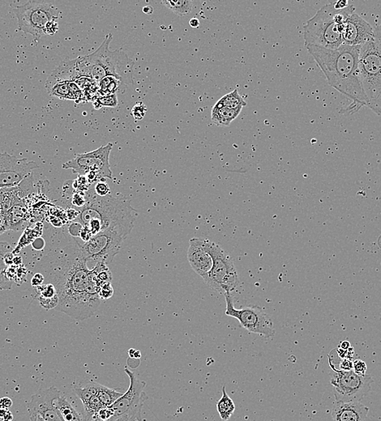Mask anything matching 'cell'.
Wrapping results in <instances>:
<instances>
[{"label": "cell", "mask_w": 381, "mask_h": 421, "mask_svg": "<svg viewBox=\"0 0 381 421\" xmlns=\"http://www.w3.org/2000/svg\"><path fill=\"white\" fill-rule=\"evenodd\" d=\"M51 96L63 100H75L76 103L84 102L85 96L81 87L72 81H63L55 84L47 88Z\"/></svg>", "instance_id": "cell-20"}, {"label": "cell", "mask_w": 381, "mask_h": 421, "mask_svg": "<svg viewBox=\"0 0 381 421\" xmlns=\"http://www.w3.org/2000/svg\"><path fill=\"white\" fill-rule=\"evenodd\" d=\"M32 245H33V249L36 250V251H42V250L45 249V247H46V242L43 238H37L33 241Z\"/></svg>", "instance_id": "cell-45"}, {"label": "cell", "mask_w": 381, "mask_h": 421, "mask_svg": "<svg viewBox=\"0 0 381 421\" xmlns=\"http://www.w3.org/2000/svg\"><path fill=\"white\" fill-rule=\"evenodd\" d=\"M72 205H74L75 207H79V208L83 207L84 206H85V203H86L85 192H78L73 194V196H72Z\"/></svg>", "instance_id": "cell-39"}, {"label": "cell", "mask_w": 381, "mask_h": 421, "mask_svg": "<svg viewBox=\"0 0 381 421\" xmlns=\"http://www.w3.org/2000/svg\"><path fill=\"white\" fill-rule=\"evenodd\" d=\"M80 238L84 242L87 243V242H89L93 238V235H92V233L90 232V229H88L87 227H83V229L81 230V234H80Z\"/></svg>", "instance_id": "cell-48"}, {"label": "cell", "mask_w": 381, "mask_h": 421, "mask_svg": "<svg viewBox=\"0 0 381 421\" xmlns=\"http://www.w3.org/2000/svg\"><path fill=\"white\" fill-rule=\"evenodd\" d=\"M45 283V278L42 273L37 272L33 275V278L31 279V284L35 288L42 285Z\"/></svg>", "instance_id": "cell-43"}, {"label": "cell", "mask_w": 381, "mask_h": 421, "mask_svg": "<svg viewBox=\"0 0 381 421\" xmlns=\"http://www.w3.org/2000/svg\"><path fill=\"white\" fill-rule=\"evenodd\" d=\"M29 421H45L42 418L39 417V416H37V415H32L30 416V418H29Z\"/></svg>", "instance_id": "cell-53"}, {"label": "cell", "mask_w": 381, "mask_h": 421, "mask_svg": "<svg viewBox=\"0 0 381 421\" xmlns=\"http://www.w3.org/2000/svg\"><path fill=\"white\" fill-rule=\"evenodd\" d=\"M132 229L116 225L108 228L94 236L89 242L81 246L84 255L90 261L110 264L118 254L124 241Z\"/></svg>", "instance_id": "cell-7"}, {"label": "cell", "mask_w": 381, "mask_h": 421, "mask_svg": "<svg viewBox=\"0 0 381 421\" xmlns=\"http://www.w3.org/2000/svg\"><path fill=\"white\" fill-rule=\"evenodd\" d=\"M39 168L35 162L0 153V189L18 186Z\"/></svg>", "instance_id": "cell-14"}, {"label": "cell", "mask_w": 381, "mask_h": 421, "mask_svg": "<svg viewBox=\"0 0 381 421\" xmlns=\"http://www.w3.org/2000/svg\"><path fill=\"white\" fill-rule=\"evenodd\" d=\"M355 11L353 5L337 10L334 2L320 7L303 26L305 46H314L331 50L339 48L343 45L340 28Z\"/></svg>", "instance_id": "cell-5"}, {"label": "cell", "mask_w": 381, "mask_h": 421, "mask_svg": "<svg viewBox=\"0 0 381 421\" xmlns=\"http://www.w3.org/2000/svg\"><path fill=\"white\" fill-rule=\"evenodd\" d=\"M82 229H83V226L80 223L72 222V225L68 227V233H69L70 236H72L73 238H76V237H80Z\"/></svg>", "instance_id": "cell-40"}, {"label": "cell", "mask_w": 381, "mask_h": 421, "mask_svg": "<svg viewBox=\"0 0 381 421\" xmlns=\"http://www.w3.org/2000/svg\"><path fill=\"white\" fill-rule=\"evenodd\" d=\"M61 395L59 389L54 386L35 393L27 404L29 415L39 416L45 421H64L55 404V400Z\"/></svg>", "instance_id": "cell-15"}, {"label": "cell", "mask_w": 381, "mask_h": 421, "mask_svg": "<svg viewBox=\"0 0 381 421\" xmlns=\"http://www.w3.org/2000/svg\"><path fill=\"white\" fill-rule=\"evenodd\" d=\"M217 104L224 107L230 108V109L244 108L247 105L246 101L244 100L242 96H240L237 89H235L230 93L222 96Z\"/></svg>", "instance_id": "cell-29"}, {"label": "cell", "mask_w": 381, "mask_h": 421, "mask_svg": "<svg viewBox=\"0 0 381 421\" xmlns=\"http://www.w3.org/2000/svg\"><path fill=\"white\" fill-rule=\"evenodd\" d=\"M125 373L128 375L130 385L127 391L123 394L122 396L111 407L115 413L112 421H116L121 417H127L131 421H140L142 419V408L146 400L144 391L146 383L138 379L135 373L127 368Z\"/></svg>", "instance_id": "cell-13"}, {"label": "cell", "mask_w": 381, "mask_h": 421, "mask_svg": "<svg viewBox=\"0 0 381 421\" xmlns=\"http://www.w3.org/2000/svg\"><path fill=\"white\" fill-rule=\"evenodd\" d=\"M21 257H14L13 265H15V266H21Z\"/></svg>", "instance_id": "cell-52"}, {"label": "cell", "mask_w": 381, "mask_h": 421, "mask_svg": "<svg viewBox=\"0 0 381 421\" xmlns=\"http://www.w3.org/2000/svg\"><path fill=\"white\" fill-rule=\"evenodd\" d=\"M12 406V400L8 397H2L0 399V409L8 410Z\"/></svg>", "instance_id": "cell-47"}, {"label": "cell", "mask_w": 381, "mask_h": 421, "mask_svg": "<svg viewBox=\"0 0 381 421\" xmlns=\"http://www.w3.org/2000/svg\"><path fill=\"white\" fill-rule=\"evenodd\" d=\"M306 48L325 74L329 85L353 100L354 111L367 106L359 68L361 46L343 44L335 50L314 46Z\"/></svg>", "instance_id": "cell-2"}, {"label": "cell", "mask_w": 381, "mask_h": 421, "mask_svg": "<svg viewBox=\"0 0 381 421\" xmlns=\"http://www.w3.org/2000/svg\"><path fill=\"white\" fill-rule=\"evenodd\" d=\"M359 68L367 106L381 116V24L375 28L373 37L361 46Z\"/></svg>", "instance_id": "cell-6"}, {"label": "cell", "mask_w": 381, "mask_h": 421, "mask_svg": "<svg viewBox=\"0 0 381 421\" xmlns=\"http://www.w3.org/2000/svg\"><path fill=\"white\" fill-rule=\"evenodd\" d=\"M368 366L365 361L362 360H355L353 361V371L358 375H366Z\"/></svg>", "instance_id": "cell-38"}, {"label": "cell", "mask_w": 381, "mask_h": 421, "mask_svg": "<svg viewBox=\"0 0 381 421\" xmlns=\"http://www.w3.org/2000/svg\"><path fill=\"white\" fill-rule=\"evenodd\" d=\"M84 405V417L83 421H92L97 420L99 411L102 408H105L98 399V396L95 395L91 398L87 403Z\"/></svg>", "instance_id": "cell-31"}, {"label": "cell", "mask_w": 381, "mask_h": 421, "mask_svg": "<svg viewBox=\"0 0 381 421\" xmlns=\"http://www.w3.org/2000/svg\"><path fill=\"white\" fill-rule=\"evenodd\" d=\"M189 24L192 28H198L200 26V20L197 18H192L189 21Z\"/></svg>", "instance_id": "cell-50"}, {"label": "cell", "mask_w": 381, "mask_h": 421, "mask_svg": "<svg viewBox=\"0 0 381 421\" xmlns=\"http://www.w3.org/2000/svg\"><path fill=\"white\" fill-rule=\"evenodd\" d=\"M336 402H360L372 389L373 380L370 375H358L355 372L339 371L330 380Z\"/></svg>", "instance_id": "cell-11"}, {"label": "cell", "mask_w": 381, "mask_h": 421, "mask_svg": "<svg viewBox=\"0 0 381 421\" xmlns=\"http://www.w3.org/2000/svg\"><path fill=\"white\" fill-rule=\"evenodd\" d=\"M112 144L101 147L90 153L78 154L73 159L63 165L64 169H72L79 176H85L88 172H94L98 175L101 181L106 178H112V172L109 163L110 153L112 150Z\"/></svg>", "instance_id": "cell-12"}, {"label": "cell", "mask_w": 381, "mask_h": 421, "mask_svg": "<svg viewBox=\"0 0 381 421\" xmlns=\"http://www.w3.org/2000/svg\"><path fill=\"white\" fill-rule=\"evenodd\" d=\"M98 389L99 384H97L95 382H89L84 386H76L75 393L84 404L87 403L91 398L98 395Z\"/></svg>", "instance_id": "cell-32"}, {"label": "cell", "mask_w": 381, "mask_h": 421, "mask_svg": "<svg viewBox=\"0 0 381 421\" xmlns=\"http://www.w3.org/2000/svg\"><path fill=\"white\" fill-rule=\"evenodd\" d=\"M187 260L190 266L203 279L211 271L214 260L208 247L207 239L192 238L189 241Z\"/></svg>", "instance_id": "cell-17"}, {"label": "cell", "mask_w": 381, "mask_h": 421, "mask_svg": "<svg viewBox=\"0 0 381 421\" xmlns=\"http://www.w3.org/2000/svg\"><path fill=\"white\" fill-rule=\"evenodd\" d=\"M33 181L32 174L18 186L0 189V214H6L15 204L21 202L33 190Z\"/></svg>", "instance_id": "cell-18"}, {"label": "cell", "mask_w": 381, "mask_h": 421, "mask_svg": "<svg viewBox=\"0 0 381 421\" xmlns=\"http://www.w3.org/2000/svg\"><path fill=\"white\" fill-rule=\"evenodd\" d=\"M368 408L360 402H336L332 411L333 421H366Z\"/></svg>", "instance_id": "cell-19"}, {"label": "cell", "mask_w": 381, "mask_h": 421, "mask_svg": "<svg viewBox=\"0 0 381 421\" xmlns=\"http://www.w3.org/2000/svg\"><path fill=\"white\" fill-rule=\"evenodd\" d=\"M143 11L145 14H152L153 9L150 6H145V7H143Z\"/></svg>", "instance_id": "cell-54"}, {"label": "cell", "mask_w": 381, "mask_h": 421, "mask_svg": "<svg viewBox=\"0 0 381 421\" xmlns=\"http://www.w3.org/2000/svg\"><path fill=\"white\" fill-rule=\"evenodd\" d=\"M86 203L79 210L73 222L80 223L90 229L93 237L108 228L121 225L132 229L137 212L131 205V201L115 198L111 194L98 196L94 189L85 192Z\"/></svg>", "instance_id": "cell-3"}, {"label": "cell", "mask_w": 381, "mask_h": 421, "mask_svg": "<svg viewBox=\"0 0 381 421\" xmlns=\"http://www.w3.org/2000/svg\"><path fill=\"white\" fill-rule=\"evenodd\" d=\"M217 410L220 415L221 419L224 421H228L236 411L235 403L227 394L226 386L222 387V398L217 404Z\"/></svg>", "instance_id": "cell-26"}, {"label": "cell", "mask_w": 381, "mask_h": 421, "mask_svg": "<svg viewBox=\"0 0 381 421\" xmlns=\"http://www.w3.org/2000/svg\"><path fill=\"white\" fill-rule=\"evenodd\" d=\"M342 42L351 46H362L373 37L374 29L357 13L351 14L340 28Z\"/></svg>", "instance_id": "cell-16"}, {"label": "cell", "mask_w": 381, "mask_h": 421, "mask_svg": "<svg viewBox=\"0 0 381 421\" xmlns=\"http://www.w3.org/2000/svg\"><path fill=\"white\" fill-rule=\"evenodd\" d=\"M339 371H352L353 370V361L350 359H347V358L342 359L339 363Z\"/></svg>", "instance_id": "cell-41"}, {"label": "cell", "mask_w": 381, "mask_h": 421, "mask_svg": "<svg viewBox=\"0 0 381 421\" xmlns=\"http://www.w3.org/2000/svg\"><path fill=\"white\" fill-rule=\"evenodd\" d=\"M348 2L347 0H339V1L334 2V7L337 10H342V9L348 7Z\"/></svg>", "instance_id": "cell-49"}, {"label": "cell", "mask_w": 381, "mask_h": 421, "mask_svg": "<svg viewBox=\"0 0 381 421\" xmlns=\"http://www.w3.org/2000/svg\"><path fill=\"white\" fill-rule=\"evenodd\" d=\"M162 4L165 5V7L170 9L176 15H180V16H185L191 13L193 8V2L189 1V0H171L168 1L165 0L162 1Z\"/></svg>", "instance_id": "cell-28"}, {"label": "cell", "mask_w": 381, "mask_h": 421, "mask_svg": "<svg viewBox=\"0 0 381 421\" xmlns=\"http://www.w3.org/2000/svg\"><path fill=\"white\" fill-rule=\"evenodd\" d=\"M112 39V34H107L96 51L76 58L79 72L81 77L92 79L97 84L106 77H116L127 87L133 83L134 62L123 50H110Z\"/></svg>", "instance_id": "cell-4"}, {"label": "cell", "mask_w": 381, "mask_h": 421, "mask_svg": "<svg viewBox=\"0 0 381 421\" xmlns=\"http://www.w3.org/2000/svg\"><path fill=\"white\" fill-rule=\"evenodd\" d=\"M10 252H12L11 246L5 242H0V290H9L12 285V281L7 277L8 266L5 262V256Z\"/></svg>", "instance_id": "cell-25"}, {"label": "cell", "mask_w": 381, "mask_h": 421, "mask_svg": "<svg viewBox=\"0 0 381 421\" xmlns=\"http://www.w3.org/2000/svg\"><path fill=\"white\" fill-rule=\"evenodd\" d=\"M351 347V343H350L349 341H343V342H342L341 344H340V348H342V349L343 350H348L350 349Z\"/></svg>", "instance_id": "cell-51"}, {"label": "cell", "mask_w": 381, "mask_h": 421, "mask_svg": "<svg viewBox=\"0 0 381 421\" xmlns=\"http://www.w3.org/2000/svg\"><path fill=\"white\" fill-rule=\"evenodd\" d=\"M114 416H115V413L111 407L103 408L99 411L97 420L98 421H112Z\"/></svg>", "instance_id": "cell-36"}, {"label": "cell", "mask_w": 381, "mask_h": 421, "mask_svg": "<svg viewBox=\"0 0 381 421\" xmlns=\"http://www.w3.org/2000/svg\"><path fill=\"white\" fill-rule=\"evenodd\" d=\"M39 293L38 301L42 307L46 310L55 309L59 305V300L55 286L51 284H43L36 288Z\"/></svg>", "instance_id": "cell-22"}, {"label": "cell", "mask_w": 381, "mask_h": 421, "mask_svg": "<svg viewBox=\"0 0 381 421\" xmlns=\"http://www.w3.org/2000/svg\"><path fill=\"white\" fill-rule=\"evenodd\" d=\"M8 229V223H7L6 214H0V235Z\"/></svg>", "instance_id": "cell-44"}, {"label": "cell", "mask_w": 381, "mask_h": 421, "mask_svg": "<svg viewBox=\"0 0 381 421\" xmlns=\"http://www.w3.org/2000/svg\"><path fill=\"white\" fill-rule=\"evenodd\" d=\"M208 247L213 257L214 265L211 271L203 280L215 292L223 295L231 293L240 284L233 258L215 243L208 240Z\"/></svg>", "instance_id": "cell-9"}, {"label": "cell", "mask_w": 381, "mask_h": 421, "mask_svg": "<svg viewBox=\"0 0 381 421\" xmlns=\"http://www.w3.org/2000/svg\"><path fill=\"white\" fill-rule=\"evenodd\" d=\"M93 103H94L93 105H94V108L96 109H99L103 106L113 108L118 105V98H117L116 94L108 95V96H102L98 97Z\"/></svg>", "instance_id": "cell-33"}, {"label": "cell", "mask_w": 381, "mask_h": 421, "mask_svg": "<svg viewBox=\"0 0 381 421\" xmlns=\"http://www.w3.org/2000/svg\"><path fill=\"white\" fill-rule=\"evenodd\" d=\"M98 295H99L101 301L110 299L114 295L113 287L111 285V283H106V284L101 286Z\"/></svg>", "instance_id": "cell-34"}, {"label": "cell", "mask_w": 381, "mask_h": 421, "mask_svg": "<svg viewBox=\"0 0 381 421\" xmlns=\"http://www.w3.org/2000/svg\"><path fill=\"white\" fill-rule=\"evenodd\" d=\"M26 208L21 202L16 203L6 213L9 229L20 230L27 221Z\"/></svg>", "instance_id": "cell-23"}, {"label": "cell", "mask_w": 381, "mask_h": 421, "mask_svg": "<svg viewBox=\"0 0 381 421\" xmlns=\"http://www.w3.org/2000/svg\"><path fill=\"white\" fill-rule=\"evenodd\" d=\"M147 108L142 102L136 103V105L131 109V114L135 120H141L145 116Z\"/></svg>", "instance_id": "cell-35"}, {"label": "cell", "mask_w": 381, "mask_h": 421, "mask_svg": "<svg viewBox=\"0 0 381 421\" xmlns=\"http://www.w3.org/2000/svg\"><path fill=\"white\" fill-rule=\"evenodd\" d=\"M226 299V314L240 322L243 328L251 333L259 335L266 338L274 336L275 330L270 317L259 306H246L236 309L234 306L233 297L231 293L224 294Z\"/></svg>", "instance_id": "cell-10"}, {"label": "cell", "mask_w": 381, "mask_h": 421, "mask_svg": "<svg viewBox=\"0 0 381 421\" xmlns=\"http://www.w3.org/2000/svg\"><path fill=\"white\" fill-rule=\"evenodd\" d=\"M59 30L58 21H51L47 24L45 29V35H54Z\"/></svg>", "instance_id": "cell-42"}, {"label": "cell", "mask_w": 381, "mask_h": 421, "mask_svg": "<svg viewBox=\"0 0 381 421\" xmlns=\"http://www.w3.org/2000/svg\"><path fill=\"white\" fill-rule=\"evenodd\" d=\"M55 404L61 413L64 421H83L76 409L63 395L55 400Z\"/></svg>", "instance_id": "cell-27"}, {"label": "cell", "mask_w": 381, "mask_h": 421, "mask_svg": "<svg viewBox=\"0 0 381 421\" xmlns=\"http://www.w3.org/2000/svg\"><path fill=\"white\" fill-rule=\"evenodd\" d=\"M81 246L72 236L59 235L42 266L45 283L56 288L57 310L78 321L93 316L101 303V284L95 271L89 268Z\"/></svg>", "instance_id": "cell-1"}, {"label": "cell", "mask_w": 381, "mask_h": 421, "mask_svg": "<svg viewBox=\"0 0 381 421\" xmlns=\"http://www.w3.org/2000/svg\"><path fill=\"white\" fill-rule=\"evenodd\" d=\"M13 421V416L10 411L0 409V421Z\"/></svg>", "instance_id": "cell-46"}, {"label": "cell", "mask_w": 381, "mask_h": 421, "mask_svg": "<svg viewBox=\"0 0 381 421\" xmlns=\"http://www.w3.org/2000/svg\"><path fill=\"white\" fill-rule=\"evenodd\" d=\"M122 393L114 390V389L108 388L107 386L99 385V389L98 391V399L105 408L111 407L115 404L116 400L122 396Z\"/></svg>", "instance_id": "cell-30"}, {"label": "cell", "mask_w": 381, "mask_h": 421, "mask_svg": "<svg viewBox=\"0 0 381 421\" xmlns=\"http://www.w3.org/2000/svg\"><path fill=\"white\" fill-rule=\"evenodd\" d=\"M98 421V420H94V421ZM116 421H131V420H129L128 418H127V417H121L120 419L116 420Z\"/></svg>", "instance_id": "cell-55"}, {"label": "cell", "mask_w": 381, "mask_h": 421, "mask_svg": "<svg viewBox=\"0 0 381 421\" xmlns=\"http://www.w3.org/2000/svg\"><path fill=\"white\" fill-rule=\"evenodd\" d=\"M127 86L122 81L114 77H107L98 84V97L125 92Z\"/></svg>", "instance_id": "cell-24"}, {"label": "cell", "mask_w": 381, "mask_h": 421, "mask_svg": "<svg viewBox=\"0 0 381 421\" xmlns=\"http://www.w3.org/2000/svg\"><path fill=\"white\" fill-rule=\"evenodd\" d=\"M94 191L98 196L104 197L111 194L110 186L105 181H98L94 186Z\"/></svg>", "instance_id": "cell-37"}, {"label": "cell", "mask_w": 381, "mask_h": 421, "mask_svg": "<svg viewBox=\"0 0 381 421\" xmlns=\"http://www.w3.org/2000/svg\"><path fill=\"white\" fill-rule=\"evenodd\" d=\"M13 11L17 18L19 29L33 36L37 43L45 35L47 24L58 21L60 14L54 5L42 1H28L13 7Z\"/></svg>", "instance_id": "cell-8"}, {"label": "cell", "mask_w": 381, "mask_h": 421, "mask_svg": "<svg viewBox=\"0 0 381 421\" xmlns=\"http://www.w3.org/2000/svg\"><path fill=\"white\" fill-rule=\"evenodd\" d=\"M243 108L238 109H230L219 105L216 103L212 109V122L218 127H228L231 122L238 118L240 113L242 112Z\"/></svg>", "instance_id": "cell-21"}]
</instances>
